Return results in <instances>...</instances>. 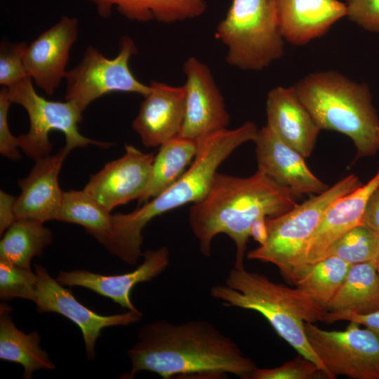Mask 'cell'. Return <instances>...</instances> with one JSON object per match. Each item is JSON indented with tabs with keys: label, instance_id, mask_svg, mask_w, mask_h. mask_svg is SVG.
<instances>
[{
	"label": "cell",
	"instance_id": "d6986e66",
	"mask_svg": "<svg viewBox=\"0 0 379 379\" xmlns=\"http://www.w3.org/2000/svg\"><path fill=\"white\" fill-rule=\"evenodd\" d=\"M267 125L305 159L314 150L321 128L300 99L294 86H277L267 93Z\"/></svg>",
	"mask_w": 379,
	"mask_h": 379
},
{
	"label": "cell",
	"instance_id": "ba28073f",
	"mask_svg": "<svg viewBox=\"0 0 379 379\" xmlns=\"http://www.w3.org/2000/svg\"><path fill=\"white\" fill-rule=\"evenodd\" d=\"M33 83L30 77H26L7 87L11 102L23 107L28 114L29 131L18 137L19 147L28 157L36 161L51 154L53 145L49 141V133L52 131L64 134L65 146L71 150L90 145L102 148L112 145L81 135L79 124L82 121L83 112L77 105L67 100L46 99L36 92Z\"/></svg>",
	"mask_w": 379,
	"mask_h": 379
},
{
	"label": "cell",
	"instance_id": "74e56055",
	"mask_svg": "<svg viewBox=\"0 0 379 379\" xmlns=\"http://www.w3.org/2000/svg\"><path fill=\"white\" fill-rule=\"evenodd\" d=\"M267 216H260L256 219L250 229V237L260 245H263L267 239Z\"/></svg>",
	"mask_w": 379,
	"mask_h": 379
},
{
	"label": "cell",
	"instance_id": "9a60e30c",
	"mask_svg": "<svg viewBox=\"0 0 379 379\" xmlns=\"http://www.w3.org/2000/svg\"><path fill=\"white\" fill-rule=\"evenodd\" d=\"M253 142L257 170L288 188L295 197L319 194L329 187L310 171L305 158L281 140L267 125L258 129Z\"/></svg>",
	"mask_w": 379,
	"mask_h": 379
},
{
	"label": "cell",
	"instance_id": "f35d334b",
	"mask_svg": "<svg viewBox=\"0 0 379 379\" xmlns=\"http://www.w3.org/2000/svg\"><path fill=\"white\" fill-rule=\"evenodd\" d=\"M375 263L377 272H378V277H379V253H378V256L376 257V258L375 259Z\"/></svg>",
	"mask_w": 379,
	"mask_h": 379
},
{
	"label": "cell",
	"instance_id": "d590c367",
	"mask_svg": "<svg viewBox=\"0 0 379 379\" xmlns=\"http://www.w3.org/2000/svg\"><path fill=\"white\" fill-rule=\"evenodd\" d=\"M361 224L379 235V185L368 201Z\"/></svg>",
	"mask_w": 379,
	"mask_h": 379
},
{
	"label": "cell",
	"instance_id": "8fae6325",
	"mask_svg": "<svg viewBox=\"0 0 379 379\" xmlns=\"http://www.w3.org/2000/svg\"><path fill=\"white\" fill-rule=\"evenodd\" d=\"M34 268L37 283L34 302L37 312L58 313L76 324L82 333L88 360L95 358V344L102 329L129 326L140 321L143 316L139 310L109 316L98 314L79 302L72 291L53 279L45 267L35 265Z\"/></svg>",
	"mask_w": 379,
	"mask_h": 379
},
{
	"label": "cell",
	"instance_id": "2e32d148",
	"mask_svg": "<svg viewBox=\"0 0 379 379\" xmlns=\"http://www.w3.org/2000/svg\"><path fill=\"white\" fill-rule=\"evenodd\" d=\"M142 262L133 271L117 275L96 274L84 270L60 271L56 279L65 286H80L112 300L130 311L138 310L133 304L130 294L138 284L152 281L164 272L170 263V253L166 246L142 253Z\"/></svg>",
	"mask_w": 379,
	"mask_h": 379
},
{
	"label": "cell",
	"instance_id": "5bb4252c",
	"mask_svg": "<svg viewBox=\"0 0 379 379\" xmlns=\"http://www.w3.org/2000/svg\"><path fill=\"white\" fill-rule=\"evenodd\" d=\"M78 35L77 18L64 15L25 46L23 62L26 71L47 95H53L65 78L70 50Z\"/></svg>",
	"mask_w": 379,
	"mask_h": 379
},
{
	"label": "cell",
	"instance_id": "603a6c76",
	"mask_svg": "<svg viewBox=\"0 0 379 379\" xmlns=\"http://www.w3.org/2000/svg\"><path fill=\"white\" fill-rule=\"evenodd\" d=\"M11 307L3 302L0 306V359L20 364L24 372L22 378L31 379L39 370L51 371L55 364L40 346L37 331L28 334L19 330L10 314Z\"/></svg>",
	"mask_w": 379,
	"mask_h": 379
},
{
	"label": "cell",
	"instance_id": "836d02e7",
	"mask_svg": "<svg viewBox=\"0 0 379 379\" xmlns=\"http://www.w3.org/2000/svg\"><path fill=\"white\" fill-rule=\"evenodd\" d=\"M12 104L8 95V88L0 89V153L11 160H18L21 156L18 151V137L11 132L8 125V112Z\"/></svg>",
	"mask_w": 379,
	"mask_h": 379
},
{
	"label": "cell",
	"instance_id": "44dd1931",
	"mask_svg": "<svg viewBox=\"0 0 379 379\" xmlns=\"http://www.w3.org/2000/svg\"><path fill=\"white\" fill-rule=\"evenodd\" d=\"M280 30L285 41L302 46L324 35L347 16L339 0H275Z\"/></svg>",
	"mask_w": 379,
	"mask_h": 379
},
{
	"label": "cell",
	"instance_id": "d6a6232c",
	"mask_svg": "<svg viewBox=\"0 0 379 379\" xmlns=\"http://www.w3.org/2000/svg\"><path fill=\"white\" fill-rule=\"evenodd\" d=\"M347 17L362 29L379 33V0H345Z\"/></svg>",
	"mask_w": 379,
	"mask_h": 379
},
{
	"label": "cell",
	"instance_id": "e0dca14e",
	"mask_svg": "<svg viewBox=\"0 0 379 379\" xmlns=\"http://www.w3.org/2000/svg\"><path fill=\"white\" fill-rule=\"evenodd\" d=\"M149 87L132 128L145 147H153L179 135L184 119L185 87L157 81H152Z\"/></svg>",
	"mask_w": 379,
	"mask_h": 379
},
{
	"label": "cell",
	"instance_id": "4fadbf2b",
	"mask_svg": "<svg viewBox=\"0 0 379 379\" xmlns=\"http://www.w3.org/2000/svg\"><path fill=\"white\" fill-rule=\"evenodd\" d=\"M154 159L153 153L126 145L124 154L92 175L84 190L111 212L140 198L149 181Z\"/></svg>",
	"mask_w": 379,
	"mask_h": 379
},
{
	"label": "cell",
	"instance_id": "ab89813d",
	"mask_svg": "<svg viewBox=\"0 0 379 379\" xmlns=\"http://www.w3.org/2000/svg\"><path fill=\"white\" fill-rule=\"evenodd\" d=\"M378 145H379V139H378Z\"/></svg>",
	"mask_w": 379,
	"mask_h": 379
},
{
	"label": "cell",
	"instance_id": "6da1fadb",
	"mask_svg": "<svg viewBox=\"0 0 379 379\" xmlns=\"http://www.w3.org/2000/svg\"><path fill=\"white\" fill-rule=\"evenodd\" d=\"M127 354L131 368L121 378L149 371L164 379L222 378L227 374L248 379L256 368L232 339L203 319L182 323L157 319L146 324Z\"/></svg>",
	"mask_w": 379,
	"mask_h": 379
},
{
	"label": "cell",
	"instance_id": "d4e9b609",
	"mask_svg": "<svg viewBox=\"0 0 379 379\" xmlns=\"http://www.w3.org/2000/svg\"><path fill=\"white\" fill-rule=\"evenodd\" d=\"M198 148V140L179 135L161 145L154 156L149 181L139 202L148 201L178 180L193 161Z\"/></svg>",
	"mask_w": 379,
	"mask_h": 379
},
{
	"label": "cell",
	"instance_id": "e575fe53",
	"mask_svg": "<svg viewBox=\"0 0 379 379\" xmlns=\"http://www.w3.org/2000/svg\"><path fill=\"white\" fill-rule=\"evenodd\" d=\"M324 321L328 323L354 321L369 328L379 338V310L368 314H357L350 311L326 312Z\"/></svg>",
	"mask_w": 379,
	"mask_h": 379
},
{
	"label": "cell",
	"instance_id": "30bf717a",
	"mask_svg": "<svg viewBox=\"0 0 379 379\" xmlns=\"http://www.w3.org/2000/svg\"><path fill=\"white\" fill-rule=\"evenodd\" d=\"M354 321L343 331H326L305 322L307 340L328 378L379 379V338Z\"/></svg>",
	"mask_w": 379,
	"mask_h": 379
},
{
	"label": "cell",
	"instance_id": "52a82bcc",
	"mask_svg": "<svg viewBox=\"0 0 379 379\" xmlns=\"http://www.w3.org/2000/svg\"><path fill=\"white\" fill-rule=\"evenodd\" d=\"M215 36L227 48L226 62L241 70H262L284 53L275 0H232Z\"/></svg>",
	"mask_w": 379,
	"mask_h": 379
},
{
	"label": "cell",
	"instance_id": "f1b7e54d",
	"mask_svg": "<svg viewBox=\"0 0 379 379\" xmlns=\"http://www.w3.org/2000/svg\"><path fill=\"white\" fill-rule=\"evenodd\" d=\"M379 253V235L361 224L350 230L329 248L328 256H335L351 264L374 260Z\"/></svg>",
	"mask_w": 379,
	"mask_h": 379
},
{
	"label": "cell",
	"instance_id": "4316f807",
	"mask_svg": "<svg viewBox=\"0 0 379 379\" xmlns=\"http://www.w3.org/2000/svg\"><path fill=\"white\" fill-rule=\"evenodd\" d=\"M351 265L338 257L328 256L314 264L305 265L292 282L326 310Z\"/></svg>",
	"mask_w": 379,
	"mask_h": 379
},
{
	"label": "cell",
	"instance_id": "1f68e13d",
	"mask_svg": "<svg viewBox=\"0 0 379 379\" xmlns=\"http://www.w3.org/2000/svg\"><path fill=\"white\" fill-rule=\"evenodd\" d=\"M25 41L12 43L3 39L0 45V84L10 87L29 77L23 62Z\"/></svg>",
	"mask_w": 379,
	"mask_h": 379
},
{
	"label": "cell",
	"instance_id": "277c9868",
	"mask_svg": "<svg viewBox=\"0 0 379 379\" xmlns=\"http://www.w3.org/2000/svg\"><path fill=\"white\" fill-rule=\"evenodd\" d=\"M211 295L227 307L255 311L299 354L313 361L326 378L322 362L306 335L305 322L324 321L326 310L298 288H290L244 268L232 269L224 284L211 287Z\"/></svg>",
	"mask_w": 379,
	"mask_h": 379
},
{
	"label": "cell",
	"instance_id": "8d00e7d4",
	"mask_svg": "<svg viewBox=\"0 0 379 379\" xmlns=\"http://www.w3.org/2000/svg\"><path fill=\"white\" fill-rule=\"evenodd\" d=\"M15 198L1 190L0 191V234L2 235L5 231L16 220L14 205Z\"/></svg>",
	"mask_w": 379,
	"mask_h": 379
},
{
	"label": "cell",
	"instance_id": "ffe728a7",
	"mask_svg": "<svg viewBox=\"0 0 379 379\" xmlns=\"http://www.w3.org/2000/svg\"><path fill=\"white\" fill-rule=\"evenodd\" d=\"M378 185L379 167L368 182L338 198L329 206L307 244L305 265L325 258L331 246L339 238L361 224L368 201Z\"/></svg>",
	"mask_w": 379,
	"mask_h": 379
},
{
	"label": "cell",
	"instance_id": "83f0119b",
	"mask_svg": "<svg viewBox=\"0 0 379 379\" xmlns=\"http://www.w3.org/2000/svg\"><path fill=\"white\" fill-rule=\"evenodd\" d=\"M57 220L84 227L101 243L111 234L112 215L84 190L64 192Z\"/></svg>",
	"mask_w": 379,
	"mask_h": 379
},
{
	"label": "cell",
	"instance_id": "7a4b0ae2",
	"mask_svg": "<svg viewBox=\"0 0 379 379\" xmlns=\"http://www.w3.org/2000/svg\"><path fill=\"white\" fill-rule=\"evenodd\" d=\"M291 190L257 170L246 178L217 173L203 199L190 208L189 222L201 253L210 257L211 244L220 234L236 246L234 268H244L250 229L260 216L275 217L295 207Z\"/></svg>",
	"mask_w": 379,
	"mask_h": 379
},
{
	"label": "cell",
	"instance_id": "4dcf8cb0",
	"mask_svg": "<svg viewBox=\"0 0 379 379\" xmlns=\"http://www.w3.org/2000/svg\"><path fill=\"white\" fill-rule=\"evenodd\" d=\"M326 378L313 361L299 354L295 359L272 368H255L248 379H314Z\"/></svg>",
	"mask_w": 379,
	"mask_h": 379
},
{
	"label": "cell",
	"instance_id": "f546056e",
	"mask_svg": "<svg viewBox=\"0 0 379 379\" xmlns=\"http://www.w3.org/2000/svg\"><path fill=\"white\" fill-rule=\"evenodd\" d=\"M37 276L32 270L0 260V299L35 300Z\"/></svg>",
	"mask_w": 379,
	"mask_h": 379
},
{
	"label": "cell",
	"instance_id": "3957f363",
	"mask_svg": "<svg viewBox=\"0 0 379 379\" xmlns=\"http://www.w3.org/2000/svg\"><path fill=\"white\" fill-rule=\"evenodd\" d=\"M258 128L246 121L234 129H224L199 140L198 152L185 173L150 201L128 213L112 215L110 235L101 244L111 254L134 265L142 255V230L154 218L207 194L220 165L240 145L253 141Z\"/></svg>",
	"mask_w": 379,
	"mask_h": 379
},
{
	"label": "cell",
	"instance_id": "9c48e42d",
	"mask_svg": "<svg viewBox=\"0 0 379 379\" xmlns=\"http://www.w3.org/2000/svg\"><path fill=\"white\" fill-rule=\"evenodd\" d=\"M119 47L113 58L105 57L93 46L86 47L80 62L67 71L65 100L83 112L92 102L111 93L146 95L149 85L137 79L129 67L131 58L138 53L134 41L123 36Z\"/></svg>",
	"mask_w": 379,
	"mask_h": 379
},
{
	"label": "cell",
	"instance_id": "8992f818",
	"mask_svg": "<svg viewBox=\"0 0 379 379\" xmlns=\"http://www.w3.org/2000/svg\"><path fill=\"white\" fill-rule=\"evenodd\" d=\"M361 185L357 176L350 174L290 211L278 216L267 217V241L249 251L247 258L274 265L286 278L293 281L305 266L307 244L326 209L336 199Z\"/></svg>",
	"mask_w": 379,
	"mask_h": 379
},
{
	"label": "cell",
	"instance_id": "ac0fdd59",
	"mask_svg": "<svg viewBox=\"0 0 379 379\" xmlns=\"http://www.w3.org/2000/svg\"><path fill=\"white\" fill-rule=\"evenodd\" d=\"M70 151L65 145L55 154L35 161L29 174L18 180L21 192L14 205L16 219L31 218L44 222L56 220L64 194L58 176Z\"/></svg>",
	"mask_w": 379,
	"mask_h": 379
},
{
	"label": "cell",
	"instance_id": "5b68a950",
	"mask_svg": "<svg viewBox=\"0 0 379 379\" xmlns=\"http://www.w3.org/2000/svg\"><path fill=\"white\" fill-rule=\"evenodd\" d=\"M322 130L349 137L357 159L375 155L379 149V117L368 85L335 70L310 73L294 86Z\"/></svg>",
	"mask_w": 379,
	"mask_h": 379
},
{
	"label": "cell",
	"instance_id": "484cf974",
	"mask_svg": "<svg viewBox=\"0 0 379 379\" xmlns=\"http://www.w3.org/2000/svg\"><path fill=\"white\" fill-rule=\"evenodd\" d=\"M44 222L16 219L5 231L0 241V260L31 270L34 257H41L53 241V233Z\"/></svg>",
	"mask_w": 379,
	"mask_h": 379
},
{
	"label": "cell",
	"instance_id": "cb8c5ba5",
	"mask_svg": "<svg viewBox=\"0 0 379 379\" xmlns=\"http://www.w3.org/2000/svg\"><path fill=\"white\" fill-rule=\"evenodd\" d=\"M326 312L368 314L379 310V277L375 260L352 265Z\"/></svg>",
	"mask_w": 379,
	"mask_h": 379
},
{
	"label": "cell",
	"instance_id": "7402d4cb",
	"mask_svg": "<svg viewBox=\"0 0 379 379\" xmlns=\"http://www.w3.org/2000/svg\"><path fill=\"white\" fill-rule=\"evenodd\" d=\"M93 4L102 18L111 16L113 8L132 21L174 23L201 15L206 0H86Z\"/></svg>",
	"mask_w": 379,
	"mask_h": 379
},
{
	"label": "cell",
	"instance_id": "7c38bea8",
	"mask_svg": "<svg viewBox=\"0 0 379 379\" xmlns=\"http://www.w3.org/2000/svg\"><path fill=\"white\" fill-rule=\"evenodd\" d=\"M183 72L185 102L179 135L199 140L226 129L230 114L209 67L192 56L184 62Z\"/></svg>",
	"mask_w": 379,
	"mask_h": 379
}]
</instances>
